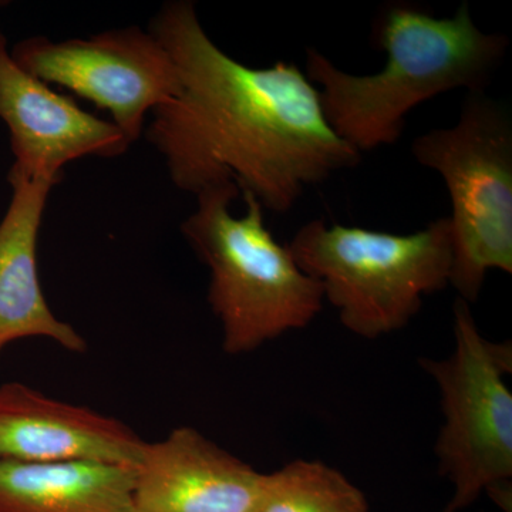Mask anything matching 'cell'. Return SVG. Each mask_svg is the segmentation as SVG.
<instances>
[{
  "mask_svg": "<svg viewBox=\"0 0 512 512\" xmlns=\"http://www.w3.org/2000/svg\"><path fill=\"white\" fill-rule=\"evenodd\" d=\"M148 30L173 60L178 92L151 113L146 136L181 191L232 181L285 214L306 187L362 160L329 126L318 87L296 64L255 69L232 59L190 0L165 3Z\"/></svg>",
  "mask_w": 512,
  "mask_h": 512,
  "instance_id": "1",
  "label": "cell"
},
{
  "mask_svg": "<svg viewBox=\"0 0 512 512\" xmlns=\"http://www.w3.org/2000/svg\"><path fill=\"white\" fill-rule=\"evenodd\" d=\"M370 40L387 62L367 76L342 72L316 49L306 52V76L319 86L329 126L360 154L396 144L407 114L423 101L456 89L487 93L510 45L507 36L480 30L467 2L443 19L414 3L390 2L373 20Z\"/></svg>",
  "mask_w": 512,
  "mask_h": 512,
  "instance_id": "2",
  "label": "cell"
},
{
  "mask_svg": "<svg viewBox=\"0 0 512 512\" xmlns=\"http://www.w3.org/2000/svg\"><path fill=\"white\" fill-rule=\"evenodd\" d=\"M239 194L232 181L205 188L181 225L190 247L210 268L208 303L220 319L228 355L252 352L289 330L306 328L325 302L322 285L265 227L264 208L252 195L244 194V217L231 214Z\"/></svg>",
  "mask_w": 512,
  "mask_h": 512,
  "instance_id": "3",
  "label": "cell"
},
{
  "mask_svg": "<svg viewBox=\"0 0 512 512\" xmlns=\"http://www.w3.org/2000/svg\"><path fill=\"white\" fill-rule=\"evenodd\" d=\"M299 268L316 279L346 329L376 339L403 329L424 296L450 284L453 241L448 218L410 235L372 229L303 225L286 245Z\"/></svg>",
  "mask_w": 512,
  "mask_h": 512,
  "instance_id": "4",
  "label": "cell"
},
{
  "mask_svg": "<svg viewBox=\"0 0 512 512\" xmlns=\"http://www.w3.org/2000/svg\"><path fill=\"white\" fill-rule=\"evenodd\" d=\"M412 151L446 181L453 210L450 285L474 303L488 272H512L510 111L487 93H467L456 126L417 137Z\"/></svg>",
  "mask_w": 512,
  "mask_h": 512,
  "instance_id": "5",
  "label": "cell"
},
{
  "mask_svg": "<svg viewBox=\"0 0 512 512\" xmlns=\"http://www.w3.org/2000/svg\"><path fill=\"white\" fill-rule=\"evenodd\" d=\"M453 355L420 359L441 393L444 426L436 443L440 474L454 485L443 512H461L487 493L504 511L512 500V370L510 342L494 343L477 328L470 303H454Z\"/></svg>",
  "mask_w": 512,
  "mask_h": 512,
  "instance_id": "6",
  "label": "cell"
},
{
  "mask_svg": "<svg viewBox=\"0 0 512 512\" xmlns=\"http://www.w3.org/2000/svg\"><path fill=\"white\" fill-rule=\"evenodd\" d=\"M10 56L36 79L109 111L130 146L144 133L148 114L178 92L173 60L150 30L114 29L60 42L29 37Z\"/></svg>",
  "mask_w": 512,
  "mask_h": 512,
  "instance_id": "7",
  "label": "cell"
},
{
  "mask_svg": "<svg viewBox=\"0 0 512 512\" xmlns=\"http://www.w3.org/2000/svg\"><path fill=\"white\" fill-rule=\"evenodd\" d=\"M0 119L10 134L8 177L59 183L66 164L84 157H119L130 144L120 128L77 106L49 84L20 69L0 42Z\"/></svg>",
  "mask_w": 512,
  "mask_h": 512,
  "instance_id": "8",
  "label": "cell"
},
{
  "mask_svg": "<svg viewBox=\"0 0 512 512\" xmlns=\"http://www.w3.org/2000/svg\"><path fill=\"white\" fill-rule=\"evenodd\" d=\"M147 441L114 417L13 382L0 386V461L136 468Z\"/></svg>",
  "mask_w": 512,
  "mask_h": 512,
  "instance_id": "9",
  "label": "cell"
},
{
  "mask_svg": "<svg viewBox=\"0 0 512 512\" xmlns=\"http://www.w3.org/2000/svg\"><path fill=\"white\" fill-rule=\"evenodd\" d=\"M264 473L207 439L178 427L146 443L134 468L137 512H252Z\"/></svg>",
  "mask_w": 512,
  "mask_h": 512,
  "instance_id": "10",
  "label": "cell"
},
{
  "mask_svg": "<svg viewBox=\"0 0 512 512\" xmlns=\"http://www.w3.org/2000/svg\"><path fill=\"white\" fill-rule=\"evenodd\" d=\"M8 180L12 198L0 221V355L10 343L32 338L53 340L69 352H86L83 336L50 309L37 268L40 225L57 183L49 178Z\"/></svg>",
  "mask_w": 512,
  "mask_h": 512,
  "instance_id": "11",
  "label": "cell"
},
{
  "mask_svg": "<svg viewBox=\"0 0 512 512\" xmlns=\"http://www.w3.org/2000/svg\"><path fill=\"white\" fill-rule=\"evenodd\" d=\"M134 468L0 461V512H137Z\"/></svg>",
  "mask_w": 512,
  "mask_h": 512,
  "instance_id": "12",
  "label": "cell"
},
{
  "mask_svg": "<svg viewBox=\"0 0 512 512\" xmlns=\"http://www.w3.org/2000/svg\"><path fill=\"white\" fill-rule=\"evenodd\" d=\"M252 512H369L366 495L322 461L295 460L264 474Z\"/></svg>",
  "mask_w": 512,
  "mask_h": 512,
  "instance_id": "13",
  "label": "cell"
},
{
  "mask_svg": "<svg viewBox=\"0 0 512 512\" xmlns=\"http://www.w3.org/2000/svg\"><path fill=\"white\" fill-rule=\"evenodd\" d=\"M2 40H5V37H3L2 33H0V42H2Z\"/></svg>",
  "mask_w": 512,
  "mask_h": 512,
  "instance_id": "14",
  "label": "cell"
}]
</instances>
